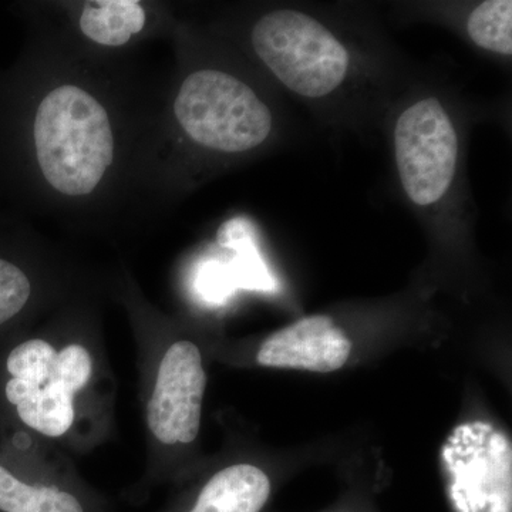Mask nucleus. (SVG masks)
<instances>
[{
	"mask_svg": "<svg viewBox=\"0 0 512 512\" xmlns=\"http://www.w3.org/2000/svg\"><path fill=\"white\" fill-rule=\"evenodd\" d=\"M32 138L40 175L63 200L93 197L116 163L109 107L80 83H57L46 90L33 116Z\"/></svg>",
	"mask_w": 512,
	"mask_h": 512,
	"instance_id": "obj_1",
	"label": "nucleus"
},
{
	"mask_svg": "<svg viewBox=\"0 0 512 512\" xmlns=\"http://www.w3.org/2000/svg\"><path fill=\"white\" fill-rule=\"evenodd\" d=\"M94 370L92 352L83 343L28 339L6 359L5 397L28 429L62 440L76 424L77 399L92 383Z\"/></svg>",
	"mask_w": 512,
	"mask_h": 512,
	"instance_id": "obj_2",
	"label": "nucleus"
},
{
	"mask_svg": "<svg viewBox=\"0 0 512 512\" xmlns=\"http://www.w3.org/2000/svg\"><path fill=\"white\" fill-rule=\"evenodd\" d=\"M178 127L192 143L224 154L261 146L272 130V114L258 94L227 72L201 69L188 74L175 94Z\"/></svg>",
	"mask_w": 512,
	"mask_h": 512,
	"instance_id": "obj_3",
	"label": "nucleus"
},
{
	"mask_svg": "<svg viewBox=\"0 0 512 512\" xmlns=\"http://www.w3.org/2000/svg\"><path fill=\"white\" fill-rule=\"evenodd\" d=\"M251 42L265 66L302 97L328 96L348 74L346 47L322 23L298 10H274L259 19Z\"/></svg>",
	"mask_w": 512,
	"mask_h": 512,
	"instance_id": "obj_4",
	"label": "nucleus"
},
{
	"mask_svg": "<svg viewBox=\"0 0 512 512\" xmlns=\"http://www.w3.org/2000/svg\"><path fill=\"white\" fill-rule=\"evenodd\" d=\"M454 512H512V444L487 421H468L441 447Z\"/></svg>",
	"mask_w": 512,
	"mask_h": 512,
	"instance_id": "obj_5",
	"label": "nucleus"
},
{
	"mask_svg": "<svg viewBox=\"0 0 512 512\" xmlns=\"http://www.w3.org/2000/svg\"><path fill=\"white\" fill-rule=\"evenodd\" d=\"M394 151L400 181L420 207L436 204L456 175L458 136L446 109L434 97L403 111L394 128Z\"/></svg>",
	"mask_w": 512,
	"mask_h": 512,
	"instance_id": "obj_6",
	"label": "nucleus"
},
{
	"mask_svg": "<svg viewBox=\"0 0 512 512\" xmlns=\"http://www.w3.org/2000/svg\"><path fill=\"white\" fill-rule=\"evenodd\" d=\"M205 389L200 348L191 340H175L158 362L146 407L147 427L158 444L187 446L197 439Z\"/></svg>",
	"mask_w": 512,
	"mask_h": 512,
	"instance_id": "obj_7",
	"label": "nucleus"
},
{
	"mask_svg": "<svg viewBox=\"0 0 512 512\" xmlns=\"http://www.w3.org/2000/svg\"><path fill=\"white\" fill-rule=\"evenodd\" d=\"M350 353L348 335L329 316L315 315L296 320L269 336L256 362L265 367L330 373L342 369Z\"/></svg>",
	"mask_w": 512,
	"mask_h": 512,
	"instance_id": "obj_8",
	"label": "nucleus"
},
{
	"mask_svg": "<svg viewBox=\"0 0 512 512\" xmlns=\"http://www.w3.org/2000/svg\"><path fill=\"white\" fill-rule=\"evenodd\" d=\"M268 474L254 464L222 468L207 481L190 504L171 512H261L271 497Z\"/></svg>",
	"mask_w": 512,
	"mask_h": 512,
	"instance_id": "obj_9",
	"label": "nucleus"
},
{
	"mask_svg": "<svg viewBox=\"0 0 512 512\" xmlns=\"http://www.w3.org/2000/svg\"><path fill=\"white\" fill-rule=\"evenodd\" d=\"M0 512H106L92 494L69 481L25 480L0 466Z\"/></svg>",
	"mask_w": 512,
	"mask_h": 512,
	"instance_id": "obj_10",
	"label": "nucleus"
},
{
	"mask_svg": "<svg viewBox=\"0 0 512 512\" xmlns=\"http://www.w3.org/2000/svg\"><path fill=\"white\" fill-rule=\"evenodd\" d=\"M147 19L137 0H92L83 5L79 28L94 45L121 47L146 29Z\"/></svg>",
	"mask_w": 512,
	"mask_h": 512,
	"instance_id": "obj_11",
	"label": "nucleus"
},
{
	"mask_svg": "<svg viewBox=\"0 0 512 512\" xmlns=\"http://www.w3.org/2000/svg\"><path fill=\"white\" fill-rule=\"evenodd\" d=\"M218 241L221 247L232 252V259L227 265L237 288L261 292H275L278 289V282L259 252L254 228L248 221L241 218L228 221L220 229Z\"/></svg>",
	"mask_w": 512,
	"mask_h": 512,
	"instance_id": "obj_12",
	"label": "nucleus"
},
{
	"mask_svg": "<svg viewBox=\"0 0 512 512\" xmlns=\"http://www.w3.org/2000/svg\"><path fill=\"white\" fill-rule=\"evenodd\" d=\"M470 39L481 49L512 55V2L488 0L471 13L467 22Z\"/></svg>",
	"mask_w": 512,
	"mask_h": 512,
	"instance_id": "obj_13",
	"label": "nucleus"
},
{
	"mask_svg": "<svg viewBox=\"0 0 512 512\" xmlns=\"http://www.w3.org/2000/svg\"><path fill=\"white\" fill-rule=\"evenodd\" d=\"M33 296V282L25 269L0 258V326L25 311Z\"/></svg>",
	"mask_w": 512,
	"mask_h": 512,
	"instance_id": "obj_14",
	"label": "nucleus"
},
{
	"mask_svg": "<svg viewBox=\"0 0 512 512\" xmlns=\"http://www.w3.org/2000/svg\"><path fill=\"white\" fill-rule=\"evenodd\" d=\"M197 284L202 298L215 303L225 301L237 289L228 265L217 261L202 266Z\"/></svg>",
	"mask_w": 512,
	"mask_h": 512,
	"instance_id": "obj_15",
	"label": "nucleus"
}]
</instances>
